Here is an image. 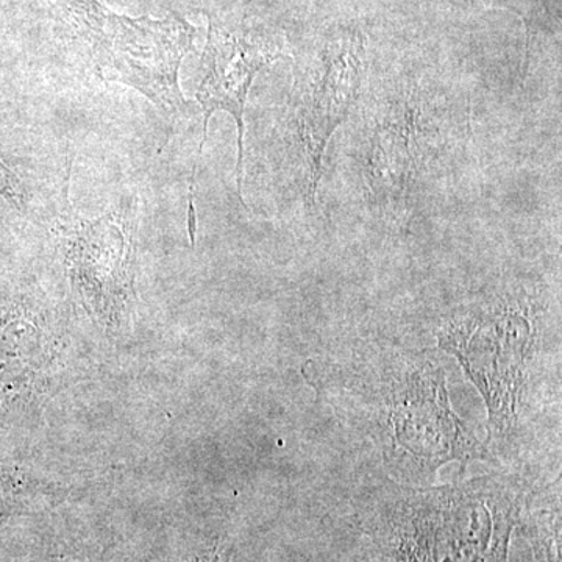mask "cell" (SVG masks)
Wrapping results in <instances>:
<instances>
[{
    "instance_id": "cell-1",
    "label": "cell",
    "mask_w": 562,
    "mask_h": 562,
    "mask_svg": "<svg viewBox=\"0 0 562 562\" xmlns=\"http://www.w3.org/2000/svg\"><path fill=\"white\" fill-rule=\"evenodd\" d=\"M302 373L346 427L371 439L395 482L428 486L450 462L491 461L454 413L435 351L362 346L306 361Z\"/></svg>"
},
{
    "instance_id": "cell-2",
    "label": "cell",
    "mask_w": 562,
    "mask_h": 562,
    "mask_svg": "<svg viewBox=\"0 0 562 562\" xmlns=\"http://www.w3.org/2000/svg\"><path fill=\"white\" fill-rule=\"evenodd\" d=\"M438 344L482 394L491 461L519 471L547 409L560 401V333L546 283L495 281L443 317Z\"/></svg>"
},
{
    "instance_id": "cell-3",
    "label": "cell",
    "mask_w": 562,
    "mask_h": 562,
    "mask_svg": "<svg viewBox=\"0 0 562 562\" xmlns=\"http://www.w3.org/2000/svg\"><path fill=\"white\" fill-rule=\"evenodd\" d=\"M538 483L519 471L441 486L382 479L355 495V522L391 562H509Z\"/></svg>"
},
{
    "instance_id": "cell-4",
    "label": "cell",
    "mask_w": 562,
    "mask_h": 562,
    "mask_svg": "<svg viewBox=\"0 0 562 562\" xmlns=\"http://www.w3.org/2000/svg\"><path fill=\"white\" fill-rule=\"evenodd\" d=\"M55 5L66 35L102 80L135 88L168 116L187 111L179 70L198 33L190 22L176 14L122 16L99 0H57Z\"/></svg>"
},
{
    "instance_id": "cell-5",
    "label": "cell",
    "mask_w": 562,
    "mask_h": 562,
    "mask_svg": "<svg viewBox=\"0 0 562 562\" xmlns=\"http://www.w3.org/2000/svg\"><path fill=\"white\" fill-rule=\"evenodd\" d=\"M364 54L362 36L346 33L325 43L316 60L295 74L281 111V139L306 205L316 203L328 140L357 105Z\"/></svg>"
},
{
    "instance_id": "cell-6",
    "label": "cell",
    "mask_w": 562,
    "mask_h": 562,
    "mask_svg": "<svg viewBox=\"0 0 562 562\" xmlns=\"http://www.w3.org/2000/svg\"><path fill=\"white\" fill-rule=\"evenodd\" d=\"M424 101L403 87L376 99L366 125L364 176L384 213H405L431 157Z\"/></svg>"
},
{
    "instance_id": "cell-7",
    "label": "cell",
    "mask_w": 562,
    "mask_h": 562,
    "mask_svg": "<svg viewBox=\"0 0 562 562\" xmlns=\"http://www.w3.org/2000/svg\"><path fill=\"white\" fill-rule=\"evenodd\" d=\"M68 180L63 188L58 227L74 281L85 301L101 313H113L128 297L132 286L138 202L128 199L99 220H83L70 205Z\"/></svg>"
},
{
    "instance_id": "cell-8",
    "label": "cell",
    "mask_w": 562,
    "mask_h": 562,
    "mask_svg": "<svg viewBox=\"0 0 562 562\" xmlns=\"http://www.w3.org/2000/svg\"><path fill=\"white\" fill-rule=\"evenodd\" d=\"M280 50L269 41L257 36L238 35L210 21L209 43L202 57L203 76L199 83L195 99L201 103L203 113V132L198 158L192 166L190 203H188V221H195L194 179L198 162L201 160L203 146L209 135V122L217 111L231 114L238 127V161H236V180L238 194L243 199L244 172V111L255 77L272 60L279 57Z\"/></svg>"
},
{
    "instance_id": "cell-9",
    "label": "cell",
    "mask_w": 562,
    "mask_h": 562,
    "mask_svg": "<svg viewBox=\"0 0 562 562\" xmlns=\"http://www.w3.org/2000/svg\"><path fill=\"white\" fill-rule=\"evenodd\" d=\"M561 487L538 483L525 506L516 535L530 543L535 562H562Z\"/></svg>"
},
{
    "instance_id": "cell-10",
    "label": "cell",
    "mask_w": 562,
    "mask_h": 562,
    "mask_svg": "<svg viewBox=\"0 0 562 562\" xmlns=\"http://www.w3.org/2000/svg\"><path fill=\"white\" fill-rule=\"evenodd\" d=\"M232 536L221 531H187L173 546L146 562H235Z\"/></svg>"
},
{
    "instance_id": "cell-11",
    "label": "cell",
    "mask_w": 562,
    "mask_h": 562,
    "mask_svg": "<svg viewBox=\"0 0 562 562\" xmlns=\"http://www.w3.org/2000/svg\"><path fill=\"white\" fill-rule=\"evenodd\" d=\"M87 531H72L55 536L47 547V554L40 562H117L109 554L106 547L91 542Z\"/></svg>"
},
{
    "instance_id": "cell-12",
    "label": "cell",
    "mask_w": 562,
    "mask_h": 562,
    "mask_svg": "<svg viewBox=\"0 0 562 562\" xmlns=\"http://www.w3.org/2000/svg\"><path fill=\"white\" fill-rule=\"evenodd\" d=\"M0 194L5 195L7 201L13 203L14 206L22 205L20 181L2 161H0Z\"/></svg>"
},
{
    "instance_id": "cell-13",
    "label": "cell",
    "mask_w": 562,
    "mask_h": 562,
    "mask_svg": "<svg viewBox=\"0 0 562 562\" xmlns=\"http://www.w3.org/2000/svg\"><path fill=\"white\" fill-rule=\"evenodd\" d=\"M361 562H391L390 560H386V558H373V557H364L361 558Z\"/></svg>"
},
{
    "instance_id": "cell-14",
    "label": "cell",
    "mask_w": 562,
    "mask_h": 562,
    "mask_svg": "<svg viewBox=\"0 0 562 562\" xmlns=\"http://www.w3.org/2000/svg\"><path fill=\"white\" fill-rule=\"evenodd\" d=\"M350 562H361V558H357V560L350 561Z\"/></svg>"
}]
</instances>
